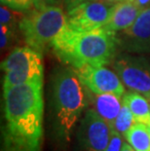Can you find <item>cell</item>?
I'll use <instances>...</instances> for the list:
<instances>
[{
    "instance_id": "cell-23",
    "label": "cell",
    "mask_w": 150,
    "mask_h": 151,
    "mask_svg": "<svg viewBox=\"0 0 150 151\" xmlns=\"http://www.w3.org/2000/svg\"><path fill=\"white\" fill-rule=\"evenodd\" d=\"M121 151H136V150L133 149V147L131 146L128 142H124V143H123L122 150H121Z\"/></svg>"
},
{
    "instance_id": "cell-6",
    "label": "cell",
    "mask_w": 150,
    "mask_h": 151,
    "mask_svg": "<svg viewBox=\"0 0 150 151\" xmlns=\"http://www.w3.org/2000/svg\"><path fill=\"white\" fill-rule=\"evenodd\" d=\"M114 69L130 91L150 101V60L133 55H120L114 60Z\"/></svg>"
},
{
    "instance_id": "cell-2",
    "label": "cell",
    "mask_w": 150,
    "mask_h": 151,
    "mask_svg": "<svg viewBox=\"0 0 150 151\" xmlns=\"http://www.w3.org/2000/svg\"><path fill=\"white\" fill-rule=\"evenodd\" d=\"M117 46L116 33L103 27L80 31L67 25L52 43L57 57L75 69L88 65H105L113 59Z\"/></svg>"
},
{
    "instance_id": "cell-24",
    "label": "cell",
    "mask_w": 150,
    "mask_h": 151,
    "mask_svg": "<svg viewBox=\"0 0 150 151\" xmlns=\"http://www.w3.org/2000/svg\"><path fill=\"white\" fill-rule=\"evenodd\" d=\"M97 1H100V2H104V3H108V4H116V3L122 1V0H97Z\"/></svg>"
},
{
    "instance_id": "cell-11",
    "label": "cell",
    "mask_w": 150,
    "mask_h": 151,
    "mask_svg": "<svg viewBox=\"0 0 150 151\" xmlns=\"http://www.w3.org/2000/svg\"><path fill=\"white\" fill-rule=\"evenodd\" d=\"M142 10L143 8L136 0H122L114 5L110 17L103 28L114 33L120 32L130 27Z\"/></svg>"
},
{
    "instance_id": "cell-21",
    "label": "cell",
    "mask_w": 150,
    "mask_h": 151,
    "mask_svg": "<svg viewBox=\"0 0 150 151\" xmlns=\"http://www.w3.org/2000/svg\"><path fill=\"white\" fill-rule=\"evenodd\" d=\"M58 0H34V7L41 8L49 5H56Z\"/></svg>"
},
{
    "instance_id": "cell-10",
    "label": "cell",
    "mask_w": 150,
    "mask_h": 151,
    "mask_svg": "<svg viewBox=\"0 0 150 151\" xmlns=\"http://www.w3.org/2000/svg\"><path fill=\"white\" fill-rule=\"evenodd\" d=\"M116 35L117 44L130 53H150V6L143 8L130 27Z\"/></svg>"
},
{
    "instance_id": "cell-16",
    "label": "cell",
    "mask_w": 150,
    "mask_h": 151,
    "mask_svg": "<svg viewBox=\"0 0 150 151\" xmlns=\"http://www.w3.org/2000/svg\"><path fill=\"white\" fill-rule=\"evenodd\" d=\"M2 5L16 11L25 12L34 7V0H0Z\"/></svg>"
},
{
    "instance_id": "cell-17",
    "label": "cell",
    "mask_w": 150,
    "mask_h": 151,
    "mask_svg": "<svg viewBox=\"0 0 150 151\" xmlns=\"http://www.w3.org/2000/svg\"><path fill=\"white\" fill-rule=\"evenodd\" d=\"M123 143L124 141L122 140L121 134L119 133H117L115 130L112 129L109 143H108V146L105 151H121L123 147Z\"/></svg>"
},
{
    "instance_id": "cell-25",
    "label": "cell",
    "mask_w": 150,
    "mask_h": 151,
    "mask_svg": "<svg viewBox=\"0 0 150 151\" xmlns=\"http://www.w3.org/2000/svg\"><path fill=\"white\" fill-rule=\"evenodd\" d=\"M148 129H149V133H150V126L148 127Z\"/></svg>"
},
{
    "instance_id": "cell-12",
    "label": "cell",
    "mask_w": 150,
    "mask_h": 151,
    "mask_svg": "<svg viewBox=\"0 0 150 151\" xmlns=\"http://www.w3.org/2000/svg\"><path fill=\"white\" fill-rule=\"evenodd\" d=\"M93 104L97 113L109 125L111 129L114 128L116 118L122 107L123 101L121 97L114 94H93Z\"/></svg>"
},
{
    "instance_id": "cell-15",
    "label": "cell",
    "mask_w": 150,
    "mask_h": 151,
    "mask_svg": "<svg viewBox=\"0 0 150 151\" xmlns=\"http://www.w3.org/2000/svg\"><path fill=\"white\" fill-rule=\"evenodd\" d=\"M135 123H136V122L133 118L132 111H131L130 107L128 106V104L123 101L122 107H121V110L116 118L113 130H115L117 133H119L122 136H125L127 132L133 127V125Z\"/></svg>"
},
{
    "instance_id": "cell-13",
    "label": "cell",
    "mask_w": 150,
    "mask_h": 151,
    "mask_svg": "<svg viewBox=\"0 0 150 151\" xmlns=\"http://www.w3.org/2000/svg\"><path fill=\"white\" fill-rule=\"evenodd\" d=\"M123 101L130 107L136 123L150 126V104L147 99L139 93L131 91L123 96Z\"/></svg>"
},
{
    "instance_id": "cell-1",
    "label": "cell",
    "mask_w": 150,
    "mask_h": 151,
    "mask_svg": "<svg viewBox=\"0 0 150 151\" xmlns=\"http://www.w3.org/2000/svg\"><path fill=\"white\" fill-rule=\"evenodd\" d=\"M43 82L3 88L5 127L2 151H41Z\"/></svg>"
},
{
    "instance_id": "cell-3",
    "label": "cell",
    "mask_w": 150,
    "mask_h": 151,
    "mask_svg": "<svg viewBox=\"0 0 150 151\" xmlns=\"http://www.w3.org/2000/svg\"><path fill=\"white\" fill-rule=\"evenodd\" d=\"M84 85L73 67L60 68L53 81L55 130L59 140L68 144L77 122L87 105Z\"/></svg>"
},
{
    "instance_id": "cell-20",
    "label": "cell",
    "mask_w": 150,
    "mask_h": 151,
    "mask_svg": "<svg viewBox=\"0 0 150 151\" xmlns=\"http://www.w3.org/2000/svg\"><path fill=\"white\" fill-rule=\"evenodd\" d=\"M87 1H90V0H65V4L66 10H67V12H68L70 10H72L73 8H75L76 6L80 5V4H82V3L87 2Z\"/></svg>"
},
{
    "instance_id": "cell-7",
    "label": "cell",
    "mask_w": 150,
    "mask_h": 151,
    "mask_svg": "<svg viewBox=\"0 0 150 151\" xmlns=\"http://www.w3.org/2000/svg\"><path fill=\"white\" fill-rule=\"evenodd\" d=\"M111 131L109 125L94 108L87 109L77 133L79 151H105L110 140Z\"/></svg>"
},
{
    "instance_id": "cell-18",
    "label": "cell",
    "mask_w": 150,
    "mask_h": 151,
    "mask_svg": "<svg viewBox=\"0 0 150 151\" xmlns=\"http://www.w3.org/2000/svg\"><path fill=\"white\" fill-rule=\"evenodd\" d=\"M11 9V8H10ZM9 7L5 5H2L0 8V19H1L2 24H7L9 27H12V24L15 21V15L14 13L10 10Z\"/></svg>"
},
{
    "instance_id": "cell-22",
    "label": "cell",
    "mask_w": 150,
    "mask_h": 151,
    "mask_svg": "<svg viewBox=\"0 0 150 151\" xmlns=\"http://www.w3.org/2000/svg\"><path fill=\"white\" fill-rule=\"evenodd\" d=\"M136 2H138L142 8L148 7L150 4V0H136Z\"/></svg>"
},
{
    "instance_id": "cell-14",
    "label": "cell",
    "mask_w": 150,
    "mask_h": 151,
    "mask_svg": "<svg viewBox=\"0 0 150 151\" xmlns=\"http://www.w3.org/2000/svg\"><path fill=\"white\" fill-rule=\"evenodd\" d=\"M124 137L136 151H150V133L147 125L135 123Z\"/></svg>"
},
{
    "instance_id": "cell-8",
    "label": "cell",
    "mask_w": 150,
    "mask_h": 151,
    "mask_svg": "<svg viewBox=\"0 0 150 151\" xmlns=\"http://www.w3.org/2000/svg\"><path fill=\"white\" fill-rule=\"evenodd\" d=\"M114 5L97 0L82 3L67 12V27L80 31L103 27L109 19Z\"/></svg>"
},
{
    "instance_id": "cell-19",
    "label": "cell",
    "mask_w": 150,
    "mask_h": 151,
    "mask_svg": "<svg viewBox=\"0 0 150 151\" xmlns=\"http://www.w3.org/2000/svg\"><path fill=\"white\" fill-rule=\"evenodd\" d=\"M11 30L12 27L7 24H1V49L7 46L8 41L11 37Z\"/></svg>"
},
{
    "instance_id": "cell-4",
    "label": "cell",
    "mask_w": 150,
    "mask_h": 151,
    "mask_svg": "<svg viewBox=\"0 0 150 151\" xmlns=\"http://www.w3.org/2000/svg\"><path fill=\"white\" fill-rule=\"evenodd\" d=\"M27 44L42 53L67 25V15L62 7L49 5L34 8L20 21Z\"/></svg>"
},
{
    "instance_id": "cell-9",
    "label": "cell",
    "mask_w": 150,
    "mask_h": 151,
    "mask_svg": "<svg viewBox=\"0 0 150 151\" xmlns=\"http://www.w3.org/2000/svg\"><path fill=\"white\" fill-rule=\"evenodd\" d=\"M75 69V68H74ZM86 88L92 94H114L122 98L125 86L116 72L104 65H84L75 69Z\"/></svg>"
},
{
    "instance_id": "cell-5",
    "label": "cell",
    "mask_w": 150,
    "mask_h": 151,
    "mask_svg": "<svg viewBox=\"0 0 150 151\" xmlns=\"http://www.w3.org/2000/svg\"><path fill=\"white\" fill-rule=\"evenodd\" d=\"M3 88L29 82H43L42 55L31 47L17 48L1 63Z\"/></svg>"
}]
</instances>
